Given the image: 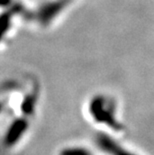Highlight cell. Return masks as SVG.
Listing matches in <instances>:
<instances>
[{
  "mask_svg": "<svg viewBox=\"0 0 154 155\" xmlns=\"http://www.w3.org/2000/svg\"><path fill=\"white\" fill-rule=\"evenodd\" d=\"M89 114L91 118L98 124L114 131H121L123 129L122 123L116 118L115 104L109 98L104 96H95L89 103Z\"/></svg>",
  "mask_w": 154,
  "mask_h": 155,
  "instance_id": "cell-1",
  "label": "cell"
},
{
  "mask_svg": "<svg viewBox=\"0 0 154 155\" xmlns=\"http://www.w3.org/2000/svg\"><path fill=\"white\" fill-rule=\"evenodd\" d=\"M28 128L29 123L25 117L16 118L8 125L3 138V143L6 147H13L22 139Z\"/></svg>",
  "mask_w": 154,
  "mask_h": 155,
  "instance_id": "cell-2",
  "label": "cell"
},
{
  "mask_svg": "<svg viewBox=\"0 0 154 155\" xmlns=\"http://www.w3.org/2000/svg\"><path fill=\"white\" fill-rule=\"evenodd\" d=\"M95 143L106 155H137L132 151L124 148L113 137L105 133L97 134L95 137Z\"/></svg>",
  "mask_w": 154,
  "mask_h": 155,
  "instance_id": "cell-3",
  "label": "cell"
},
{
  "mask_svg": "<svg viewBox=\"0 0 154 155\" xmlns=\"http://www.w3.org/2000/svg\"><path fill=\"white\" fill-rule=\"evenodd\" d=\"M58 155H93L90 150L82 146H69L60 150Z\"/></svg>",
  "mask_w": 154,
  "mask_h": 155,
  "instance_id": "cell-4",
  "label": "cell"
},
{
  "mask_svg": "<svg viewBox=\"0 0 154 155\" xmlns=\"http://www.w3.org/2000/svg\"><path fill=\"white\" fill-rule=\"evenodd\" d=\"M35 98L32 96H28L26 97L25 99L23 100V102H22L21 104V111L22 113H23L24 115H31L32 113L34 112V107H35Z\"/></svg>",
  "mask_w": 154,
  "mask_h": 155,
  "instance_id": "cell-5",
  "label": "cell"
}]
</instances>
